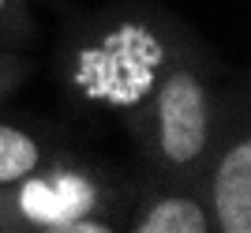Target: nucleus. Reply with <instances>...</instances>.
Returning a JSON list of instances; mask_svg holds the SVG:
<instances>
[{"mask_svg":"<svg viewBox=\"0 0 251 233\" xmlns=\"http://www.w3.org/2000/svg\"><path fill=\"white\" fill-rule=\"evenodd\" d=\"M188 27L165 11H116L83 19L60 49V75L75 102L109 109L131 139H143L154 83Z\"/></svg>","mask_w":251,"mask_h":233,"instance_id":"f257e3e1","label":"nucleus"},{"mask_svg":"<svg viewBox=\"0 0 251 233\" xmlns=\"http://www.w3.org/2000/svg\"><path fill=\"white\" fill-rule=\"evenodd\" d=\"M218 64L188 30L157 75L147 106V128L139 139V150L161 184L199 180L229 120V102L218 87Z\"/></svg>","mask_w":251,"mask_h":233,"instance_id":"f03ea898","label":"nucleus"},{"mask_svg":"<svg viewBox=\"0 0 251 233\" xmlns=\"http://www.w3.org/2000/svg\"><path fill=\"white\" fill-rule=\"evenodd\" d=\"M0 192L23 230L72 222V218H113V207L127 200L124 184L109 170H101L98 162L72 158V154L49 162L45 170L30 173L19 184Z\"/></svg>","mask_w":251,"mask_h":233,"instance_id":"7ed1b4c3","label":"nucleus"},{"mask_svg":"<svg viewBox=\"0 0 251 233\" xmlns=\"http://www.w3.org/2000/svg\"><path fill=\"white\" fill-rule=\"evenodd\" d=\"M199 196L206 203L214 233H251V132L229 120L199 173Z\"/></svg>","mask_w":251,"mask_h":233,"instance_id":"20e7f679","label":"nucleus"},{"mask_svg":"<svg viewBox=\"0 0 251 233\" xmlns=\"http://www.w3.org/2000/svg\"><path fill=\"white\" fill-rule=\"evenodd\" d=\"M127 233H214L199 184H161L139 203Z\"/></svg>","mask_w":251,"mask_h":233,"instance_id":"39448f33","label":"nucleus"},{"mask_svg":"<svg viewBox=\"0 0 251 233\" xmlns=\"http://www.w3.org/2000/svg\"><path fill=\"white\" fill-rule=\"evenodd\" d=\"M68 150L42 128L23 124V120H0V188L19 184L23 177L45 170L49 162L64 158Z\"/></svg>","mask_w":251,"mask_h":233,"instance_id":"423d86ee","label":"nucleus"},{"mask_svg":"<svg viewBox=\"0 0 251 233\" xmlns=\"http://www.w3.org/2000/svg\"><path fill=\"white\" fill-rule=\"evenodd\" d=\"M38 23H34L30 0H0V49L8 53H26L38 45Z\"/></svg>","mask_w":251,"mask_h":233,"instance_id":"0eeeda50","label":"nucleus"},{"mask_svg":"<svg viewBox=\"0 0 251 233\" xmlns=\"http://www.w3.org/2000/svg\"><path fill=\"white\" fill-rule=\"evenodd\" d=\"M34 72H38V60H34V57L0 49V106H4V102H8V98L15 94Z\"/></svg>","mask_w":251,"mask_h":233,"instance_id":"6e6552de","label":"nucleus"},{"mask_svg":"<svg viewBox=\"0 0 251 233\" xmlns=\"http://www.w3.org/2000/svg\"><path fill=\"white\" fill-rule=\"evenodd\" d=\"M19 233H124L113 218H72V222H49V226H26Z\"/></svg>","mask_w":251,"mask_h":233,"instance_id":"1a4fd4ad","label":"nucleus"},{"mask_svg":"<svg viewBox=\"0 0 251 233\" xmlns=\"http://www.w3.org/2000/svg\"><path fill=\"white\" fill-rule=\"evenodd\" d=\"M23 226L15 222V214H11L8 200H4V192H0V233H19Z\"/></svg>","mask_w":251,"mask_h":233,"instance_id":"9d476101","label":"nucleus"}]
</instances>
